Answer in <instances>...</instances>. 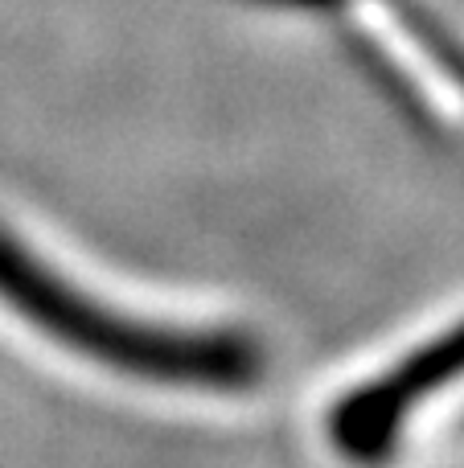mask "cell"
Returning a JSON list of instances; mask_svg holds the SVG:
<instances>
[{"mask_svg":"<svg viewBox=\"0 0 464 468\" xmlns=\"http://www.w3.org/2000/svg\"><path fill=\"white\" fill-rule=\"evenodd\" d=\"M464 378V316L432 341L395 357L378 378L350 387L325 415V436L337 456L358 468H378L399 448L403 428Z\"/></svg>","mask_w":464,"mask_h":468,"instance_id":"7a4b0ae2","label":"cell"},{"mask_svg":"<svg viewBox=\"0 0 464 468\" xmlns=\"http://www.w3.org/2000/svg\"><path fill=\"white\" fill-rule=\"evenodd\" d=\"M0 304L66 354L148 387L238 395L268 374V354L255 333L132 313L74 283L8 227H0Z\"/></svg>","mask_w":464,"mask_h":468,"instance_id":"6da1fadb","label":"cell"}]
</instances>
